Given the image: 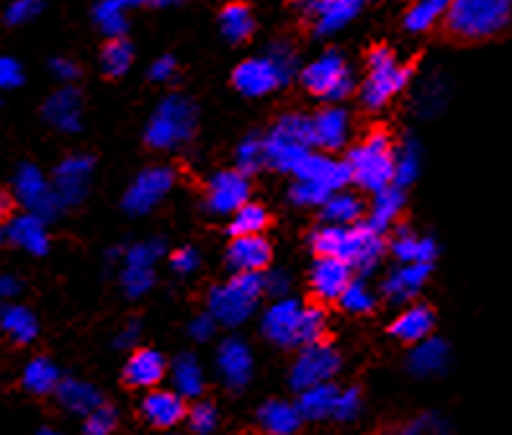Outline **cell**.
Segmentation results:
<instances>
[{
  "label": "cell",
  "instance_id": "cell-38",
  "mask_svg": "<svg viewBox=\"0 0 512 435\" xmlns=\"http://www.w3.org/2000/svg\"><path fill=\"white\" fill-rule=\"evenodd\" d=\"M340 307H343L345 312H353V315H366V312L374 309V302H371V297L363 291V286L358 284V281H353L350 289L343 294V299H340Z\"/></svg>",
  "mask_w": 512,
  "mask_h": 435
},
{
  "label": "cell",
  "instance_id": "cell-40",
  "mask_svg": "<svg viewBox=\"0 0 512 435\" xmlns=\"http://www.w3.org/2000/svg\"><path fill=\"white\" fill-rule=\"evenodd\" d=\"M98 19L106 26V31H111L114 37H121L124 31V16H121V0H106L98 11Z\"/></svg>",
  "mask_w": 512,
  "mask_h": 435
},
{
  "label": "cell",
  "instance_id": "cell-9",
  "mask_svg": "<svg viewBox=\"0 0 512 435\" xmlns=\"http://www.w3.org/2000/svg\"><path fill=\"white\" fill-rule=\"evenodd\" d=\"M191 407L186 405V397L170 389H150L139 405V415L150 428L170 430L175 425H181L188 417Z\"/></svg>",
  "mask_w": 512,
  "mask_h": 435
},
{
  "label": "cell",
  "instance_id": "cell-21",
  "mask_svg": "<svg viewBox=\"0 0 512 435\" xmlns=\"http://www.w3.org/2000/svg\"><path fill=\"white\" fill-rule=\"evenodd\" d=\"M57 402H60L65 410L80 412V415H91L96 407L103 405V397L96 387L85 384V381L75 379H62L60 387H57Z\"/></svg>",
  "mask_w": 512,
  "mask_h": 435
},
{
  "label": "cell",
  "instance_id": "cell-15",
  "mask_svg": "<svg viewBox=\"0 0 512 435\" xmlns=\"http://www.w3.org/2000/svg\"><path fill=\"white\" fill-rule=\"evenodd\" d=\"M219 374L232 392H240L253 374V358L240 340H224L219 348Z\"/></svg>",
  "mask_w": 512,
  "mask_h": 435
},
{
  "label": "cell",
  "instance_id": "cell-25",
  "mask_svg": "<svg viewBox=\"0 0 512 435\" xmlns=\"http://www.w3.org/2000/svg\"><path fill=\"white\" fill-rule=\"evenodd\" d=\"M170 376H173L175 392L183 394L186 399L199 397L204 392V376H201L199 363H196V358L191 353H183V356L175 358Z\"/></svg>",
  "mask_w": 512,
  "mask_h": 435
},
{
  "label": "cell",
  "instance_id": "cell-45",
  "mask_svg": "<svg viewBox=\"0 0 512 435\" xmlns=\"http://www.w3.org/2000/svg\"><path fill=\"white\" fill-rule=\"evenodd\" d=\"M16 235H19V240L29 242V245L34 250H42L44 248L42 242H37V240H42V230H39V224L31 222V219H24V222H21L19 227H16Z\"/></svg>",
  "mask_w": 512,
  "mask_h": 435
},
{
  "label": "cell",
  "instance_id": "cell-35",
  "mask_svg": "<svg viewBox=\"0 0 512 435\" xmlns=\"http://www.w3.org/2000/svg\"><path fill=\"white\" fill-rule=\"evenodd\" d=\"M186 423H188V428L193 430V433L209 435L211 430L217 428V407L211 405V402H206V399L193 402L191 410H188Z\"/></svg>",
  "mask_w": 512,
  "mask_h": 435
},
{
  "label": "cell",
  "instance_id": "cell-26",
  "mask_svg": "<svg viewBox=\"0 0 512 435\" xmlns=\"http://www.w3.org/2000/svg\"><path fill=\"white\" fill-rule=\"evenodd\" d=\"M451 0H415L404 13V29L410 31H433L435 24L443 19Z\"/></svg>",
  "mask_w": 512,
  "mask_h": 435
},
{
  "label": "cell",
  "instance_id": "cell-52",
  "mask_svg": "<svg viewBox=\"0 0 512 435\" xmlns=\"http://www.w3.org/2000/svg\"><path fill=\"white\" fill-rule=\"evenodd\" d=\"M55 70L62 75V78H75V75H80L78 67H75L73 62H67V60L55 62Z\"/></svg>",
  "mask_w": 512,
  "mask_h": 435
},
{
  "label": "cell",
  "instance_id": "cell-44",
  "mask_svg": "<svg viewBox=\"0 0 512 435\" xmlns=\"http://www.w3.org/2000/svg\"><path fill=\"white\" fill-rule=\"evenodd\" d=\"M39 8H42V0H16V3L8 8L6 21L8 24H21V21L31 19Z\"/></svg>",
  "mask_w": 512,
  "mask_h": 435
},
{
  "label": "cell",
  "instance_id": "cell-10",
  "mask_svg": "<svg viewBox=\"0 0 512 435\" xmlns=\"http://www.w3.org/2000/svg\"><path fill=\"white\" fill-rule=\"evenodd\" d=\"M286 75L276 67V62L268 60H245L235 67L232 73V85L242 96H266L276 91L278 85L284 83Z\"/></svg>",
  "mask_w": 512,
  "mask_h": 435
},
{
  "label": "cell",
  "instance_id": "cell-48",
  "mask_svg": "<svg viewBox=\"0 0 512 435\" xmlns=\"http://www.w3.org/2000/svg\"><path fill=\"white\" fill-rule=\"evenodd\" d=\"M173 263L178 271H188L193 266V253L191 250H178V253H173Z\"/></svg>",
  "mask_w": 512,
  "mask_h": 435
},
{
  "label": "cell",
  "instance_id": "cell-23",
  "mask_svg": "<svg viewBox=\"0 0 512 435\" xmlns=\"http://www.w3.org/2000/svg\"><path fill=\"white\" fill-rule=\"evenodd\" d=\"M314 142L327 152H335L345 142V114L340 109H322L312 116Z\"/></svg>",
  "mask_w": 512,
  "mask_h": 435
},
{
  "label": "cell",
  "instance_id": "cell-30",
  "mask_svg": "<svg viewBox=\"0 0 512 435\" xmlns=\"http://www.w3.org/2000/svg\"><path fill=\"white\" fill-rule=\"evenodd\" d=\"M3 327H6V333L19 345H26L37 338V322H34V317H31L26 309H6V312H3Z\"/></svg>",
  "mask_w": 512,
  "mask_h": 435
},
{
  "label": "cell",
  "instance_id": "cell-46",
  "mask_svg": "<svg viewBox=\"0 0 512 435\" xmlns=\"http://www.w3.org/2000/svg\"><path fill=\"white\" fill-rule=\"evenodd\" d=\"M173 73H175V62L170 60V57L157 60L155 67H152V78L155 80H168Z\"/></svg>",
  "mask_w": 512,
  "mask_h": 435
},
{
  "label": "cell",
  "instance_id": "cell-37",
  "mask_svg": "<svg viewBox=\"0 0 512 435\" xmlns=\"http://www.w3.org/2000/svg\"><path fill=\"white\" fill-rule=\"evenodd\" d=\"M116 428V410L111 405H101L85 415V435H111Z\"/></svg>",
  "mask_w": 512,
  "mask_h": 435
},
{
  "label": "cell",
  "instance_id": "cell-51",
  "mask_svg": "<svg viewBox=\"0 0 512 435\" xmlns=\"http://www.w3.org/2000/svg\"><path fill=\"white\" fill-rule=\"evenodd\" d=\"M345 3H361V0H314V8L320 13L330 11V8H338V6H345Z\"/></svg>",
  "mask_w": 512,
  "mask_h": 435
},
{
  "label": "cell",
  "instance_id": "cell-28",
  "mask_svg": "<svg viewBox=\"0 0 512 435\" xmlns=\"http://www.w3.org/2000/svg\"><path fill=\"white\" fill-rule=\"evenodd\" d=\"M448 348L440 340H422L410 356V369L415 374H435V371L446 369Z\"/></svg>",
  "mask_w": 512,
  "mask_h": 435
},
{
  "label": "cell",
  "instance_id": "cell-49",
  "mask_svg": "<svg viewBox=\"0 0 512 435\" xmlns=\"http://www.w3.org/2000/svg\"><path fill=\"white\" fill-rule=\"evenodd\" d=\"M0 204H3V209H0V219H3V224L11 222V209H13V196L8 188H3V199H0Z\"/></svg>",
  "mask_w": 512,
  "mask_h": 435
},
{
  "label": "cell",
  "instance_id": "cell-39",
  "mask_svg": "<svg viewBox=\"0 0 512 435\" xmlns=\"http://www.w3.org/2000/svg\"><path fill=\"white\" fill-rule=\"evenodd\" d=\"M263 163H268L266 145H263V142H258V139H250V142H245V147L240 150V168L245 170V173H253V170H258Z\"/></svg>",
  "mask_w": 512,
  "mask_h": 435
},
{
  "label": "cell",
  "instance_id": "cell-47",
  "mask_svg": "<svg viewBox=\"0 0 512 435\" xmlns=\"http://www.w3.org/2000/svg\"><path fill=\"white\" fill-rule=\"evenodd\" d=\"M19 80H21V67L6 57V60H3V83L16 85Z\"/></svg>",
  "mask_w": 512,
  "mask_h": 435
},
{
  "label": "cell",
  "instance_id": "cell-36",
  "mask_svg": "<svg viewBox=\"0 0 512 435\" xmlns=\"http://www.w3.org/2000/svg\"><path fill=\"white\" fill-rule=\"evenodd\" d=\"M394 435H451L448 425L435 415H420L410 423H404L402 428L394 430Z\"/></svg>",
  "mask_w": 512,
  "mask_h": 435
},
{
  "label": "cell",
  "instance_id": "cell-20",
  "mask_svg": "<svg viewBox=\"0 0 512 435\" xmlns=\"http://www.w3.org/2000/svg\"><path fill=\"white\" fill-rule=\"evenodd\" d=\"M224 37L232 44H247L255 34V16L247 0H229L219 11Z\"/></svg>",
  "mask_w": 512,
  "mask_h": 435
},
{
  "label": "cell",
  "instance_id": "cell-42",
  "mask_svg": "<svg viewBox=\"0 0 512 435\" xmlns=\"http://www.w3.org/2000/svg\"><path fill=\"white\" fill-rule=\"evenodd\" d=\"M327 194H330V188L312 181H302L291 188V196H294L296 201H302V204L304 201H309V204H314V201H325Z\"/></svg>",
  "mask_w": 512,
  "mask_h": 435
},
{
  "label": "cell",
  "instance_id": "cell-11",
  "mask_svg": "<svg viewBox=\"0 0 512 435\" xmlns=\"http://www.w3.org/2000/svg\"><path fill=\"white\" fill-rule=\"evenodd\" d=\"M302 317L304 309L296 302H281L271 309L263 322V333L281 348L302 345Z\"/></svg>",
  "mask_w": 512,
  "mask_h": 435
},
{
  "label": "cell",
  "instance_id": "cell-29",
  "mask_svg": "<svg viewBox=\"0 0 512 435\" xmlns=\"http://www.w3.org/2000/svg\"><path fill=\"white\" fill-rule=\"evenodd\" d=\"M273 224V217L266 212V206L260 204H245L237 209L235 219L229 224V235L242 237V235H260Z\"/></svg>",
  "mask_w": 512,
  "mask_h": 435
},
{
  "label": "cell",
  "instance_id": "cell-18",
  "mask_svg": "<svg viewBox=\"0 0 512 435\" xmlns=\"http://www.w3.org/2000/svg\"><path fill=\"white\" fill-rule=\"evenodd\" d=\"M302 420L304 415L299 407L284 399H271L258 410V423L268 435H296L302 430Z\"/></svg>",
  "mask_w": 512,
  "mask_h": 435
},
{
  "label": "cell",
  "instance_id": "cell-3",
  "mask_svg": "<svg viewBox=\"0 0 512 435\" xmlns=\"http://www.w3.org/2000/svg\"><path fill=\"white\" fill-rule=\"evenodd\" d=\"M420 60V57H417ZM415 62L399 67L397 55L389 44H371L366 49V70L368 78L361 85V101L368 109H381L392 96H397L404 88V83L410 80L412 70H415Z\"/></svg>",
  "mask_w": 512,
  "mask_h": 435
},
{
  "label": "cell",
  "instance_id": "cell-22",
  "mask_svg": "<svg viewBox=\"0 0 512 435\" xmlns=\"http://www.w3.org/2000/svg\"><path fill=\"white\" fill-rule=\"evenodd\" d=\"M340 389L327 381V384H320V387H312L307 392L299 394V412H302L307 420H325V417H335V407H338Z\"/></svg>",
  "mask_w": 512,
  "mask_h": 435
},
{
  "label": "cell",
  "instance_id": "cell-32",
  "mask_svg": "<svg viewBox=\"0 0 512 435\" xmlns=\"http://www.w3.org/2000/svg\"><path fill=\"white\" fill-rule=\"evenodd\" d=\"M366 214V204L356 196H335L332 201H327L325 206V219L327 222L338 224H353Z\"/></svg>",
  "mask_w": 512,
  "mask_h": 435
},
{
  "label": "cell",
  "instance_id": "cell-16",
  "mask_svg": "<svg viewBox=\"0 0 512 435\" xmlns=\"http://www.w3.org/2000/svg\"><path fill=\"white\" fill-rule=\"evenodd\" d=\"M435 330V309L430 304H415L397 317L389 327V335L407 345H417L428 340Z\"/></svg>",
  "mask_w": 512,
  "mask_h": 435
},
{
  "label": "cell",
  "instance_id": "cell-34",
  "mask_svg": "<svg viewBox=\"0 0 512 435\" xmlns=\"http://www.w3.org/2000/svg\"><path fill=\"white\" fill-rule=\"evenodd\" d=\"M345 237H348V230L325 227V230H320L312 237L314 255H317V258H340L345 248Z\"/></svg>",
  "mask_w": 512,
  "mask_h": 435
},
{
  "label": "cell",
  "instance_id": "cell-17",
  "mask_svg": "<svg viewBox=\"0 0 512 435\" xmlns=\"http://www.w3.org/2000/svg\"><path fill=\"white\" fill-rule=\"evenodd\" d=\"M384 250V240L379 237V230L374 227H353L348 230V237H345V248L340 260H345L348 266H371L376 258Z\"/></svg>",
  "mask_w": 512,
  "mask_h": 435
},
{
  "label": "cell",
  "instance_id": "cell-43",
  "mask_svg": "<svg viewBox=\"0 0 512 435\" xmlns=\"http://www.w3.org/2000/svg\"><path fill=\"white\" fill-rule=\"evenodd\" d=\"M397 206H399V194L397 191H392V194H384L379 199V204H376V214H374V230H379V227H384L389 219L394 217V212H397Z\"/></svg>",
  "mask_w": 512,
  "mask_h": 435
},
{
  "label": "cell",
  "instance_id": "cell-14",
  "mask_svg": "<svg viewBox=\"0 0 512 435\" xmlns=\"http://www.w3.org/2000/svg\"><path fill=\"white\" fill-rule=\"evenodd\" d=\"M247 194H250V183H247L242 170H224V173H219V176L211 181L209 191H206L211 209L222 214L242 209Z\"/></svg>",
  "mask_w": 512,
  "mask_h": 435
},
{
  "label": "cell",
  "instance_id": "cell-5",
  "mask_svg": "<svg viewBox=\"0 0 512 435\" xmlns=\"http://www.w3.org/2000/svg\"><path fill=\"white\" fill-rule=\"evenodd\" d=\"M260 289L263 284L258 273H240L224 289L211 294V312L224 325H237L250 315L255 299L260 297Z\"/></svg>",
  "mask_w": 512,
  "mask_h": 435
},
{
  "label": "cell",
  "instance_id": "cell-24",
  "mask_svg": "<svg viewBox=\"0 0 512 435\" xmlns=\"http://www.w3.org/2000/svg\"><path fill=\"white\" fill-rule=\"evenodd\" d=\"M132 44L127 37H111L101 47V70L106 80H119L132 65Z\"/></svg>",
  "mask_w": 512,
  "mask_h": 435
},
{
  "label": "cell",
  "instance_id": "cell-4",
  "mask_svg": "<svg viewBox=\"0 0 512 435\" xmlns=\"http://www.w3.org/2000/svg\"><path fill=\"white\" fill-rule=\"evenodd\" d=\"M193 129H196L193 103H188L186 98L173 96L163 103V109L157 111V116L152 119L145 145L147 150H165V147H173L191 137Z\"/></svg>",
  "mask_w": 512,
  "mask_h": 435
},
{
  "label": "cell",
  "instance_id": "cell-1",
  "mask_svg": "<svg viewBox=\"0 0 512 435\" xmlns=\"http://www.w3.org/2000/svg\"><path fill=\"white\" fill-rule=\"evenodd\" d=\"M430 37L456 49L505 42L512 37V0H451Z\"/></svg>",
  "mask_w": 512,
  "mask_h": 435
},
{
  "label": "cell",
  "instance_id": "cell-27",
  "mask_svg": "<svg viewBox=\"0 0 512 435\" xmlns=\"http://www.w3.org/2000/svg\"><path fill=\"white\" fill-rule=\"evenodd\" d=\"M24 387L37 397H44L49 392H57L60 387V371L49 358H34L24 371Z\"/></svg>",
  "mask_w": 512,
  "mask_h": 435
},
{
  "label": "cell",
  "instance_id": "cell-53",
  "mask_svg": "<svg viewBox=\"0 0 512 435\" xmlns=\"http://www.w3.org/2000/svg\"><path fill=\"white\" fill-rule=\"evenodd\" d=\"M39 435H60V433H55V430H42Z\"/></svg>",
  "mask_w": 512,
  "mask_h": 435
},
{
  "label": "cell",
  "instance_id": "cell-12",
  "mask_svg": "<svg viewBox=\"0 0 512 435\" xmlns=\"http://www.w3.org/2000/svg\"><path fill=\"white\" fill-rule=\"evenodd\" d=\"M165 374H168V361L163 358V353L152 351V348H137L129 356L121 379L129 389H157Z\"/></svg>",
  "mask_w": 512,
  "mask_h": 435
},
{
  "label": "cell",
  "instance_id": "cell-54",
  "mask_svg": "<svg viewBox=\"0 0 512 435\" xmlns=\"http://www.w3.org/2000/svg\"><path fill=\"white\" fill-rule=\"evenodd\" d=\"M253 435H268V433H253Z\"/></svg>",
  "mask_w": 512,
  "mask_h": 435
},
{
  "label": "cell",
  "instance_id": "cell-6",
  "mask_svg": "<svg viewBox=\"0 0 512 435\" xmlns=\"http://www.w3.org/2000/svg\"><path fill=\"white\" fill-rule=\"evenodd\" d=\"M340 363H343L340 353L330 343L307 345L291 366V387L302 394L307 389L327 384L340 371Z\"/></svg>",
  "mask_w": 512,
  "mask_h": 435
},
{
  "label": "cell",
  "instance_id": "cell-41",
  "mask_svg": "<svg viewBox=\"0 0 512 435\" xmlns=\"http://www.w3.org/2000/svg\"><path fill=\"white\" fill-rule=\"evenodd\" d=\"M361 389L358 387H350L345 389V392H340V399H338V407H335V417L338 420H353V417L358 415V410H361Z\"/></svg>",
  "mask_w": 512,
  "mask_h": 435
},
{
  "label": "cell",
  "instance_id": "cell-2",
  "mask_svg": "<svg viewBox=\"0 0 512 435\" xmlns=\"http://www.w3.org/2000/svg\"><path fill=\"white\" fill-rule=\"evenodd\" d=\"M394 137L386 124L368 129L361 145L353 147L348 165L353 170V181L366 191H384L394 176Z\"/></svg>",
  "mask_w": 512,
  "mask_h": 435
},
{
  "label": "cell",
  "instance_id": "cell-8",
  "mask_svg": "<svg viewBox=\"0 0 512 435\" xmlns=\"http://www.w3.org/2000/svg\"><path fill=\"white\" fill-rule=\"evenodd\" d=\"M302 83L317 98H345L353 91L348 65L338 52H327L302 73Z\"/></svg>",
  "mask_w": 512,
  "mask_h": 435
},
{
  "label": "cell",
  "instance_id": "cell-33",
  "mask_svg": "<svg viewBox=\"0 0 512 435\" xmlns=\"http://www.w3.org/2000/svg\"><path fill=\"white\" fill-rule=\"evenodd\" d=\"M78 103L80 98L75 91L57 93V96L47 103V116L52 121H57L60 127H75V124H78Z\"/></svg>",
  "mask_w": 512,
  "mask_h": 435
},
{
  "label": "cell",
  "instance_id": "cell-50",
  "mask_svg": "<svg viewBox=\"0 0 512 435\" xmlns=\"http://www.w3.org/2000/svg\"><path fill=\"white\" fill-rule=\"evenodd\" d=\"M211 330H214V322H209V320H196V322H193V335H196V338H199V340L209 338Z\"/></svg>",
  "mask_w": 512,
  "mask_h": 435
},
{
  "label": "cell",
  "instance_id": "cell-7",
  "mask_svg": "<svg viewBox=\"0 0 512 435\" xmlns=\"http://www.w3.org/2000/svg\"><path fill=\"white\" fill-rule=\"evenodd\" d=\"M350 268L340 258H317V266L312 271V286L307 291L309 307L330 309L332 304H340L345 291L350 289Z\"/></svg>",
  "mask_w": 512,
  "mask_h": 435
},
{
  "label": "cell",
  "instance_id": "cell-13",
  "mask_svg": "<svg viewBox=\"0 0 512 435\" xmlns=\"http://www.w3.org/2000/svg\"><path fill=\"white\" fill-rule=\"evenodd\" d=\"M227 260L240 273H260L271 266L273 248L263 235H242L229 242Z\"/></svg>",
  "mask_w": 512,
  "mask_h": 435
},
{
  "label": "cell",
  "instance_id": "cell-19",
  "mask_svg": "<svg viewBox=\"0 0 512 435\" xmlns=\"http://www.w3.org/2000/svg\"><path fill=\"white\" fill-rule=\"evenodd\" d=\"M168 186H170L168 170L163 168L145 170V173L139 176V181L132 186V191L127 194V201H124V204H127L129 212H137V214L147 212V209H150V206L165 194V191H168Z\"/></svg>",
  "mask_w": 512,
  "mask_h": 435
},
{
  "label": "cell",
  "instance_id": "cell-31",
  "mask_svg": "<svg viewBox=\"0 0 512 435\" xmlns=\"http://www.w3.org/2000/svg\"><path fill=\"white\" fill-rule=\"evenodd\" d=\"M430 273V266L428 263H415V266L404 268L402 273H397L394 276V281H389V286H386V294L392 299H407L412 294V291L417 289V286L425 281V276Z\"/></svg>",
  "mask_w": 512,
  "mask_h": 435
}]
</instances>
